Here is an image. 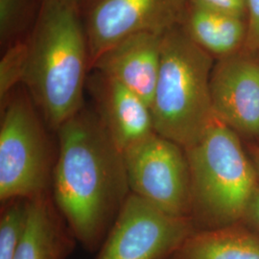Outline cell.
I'll return each instance as SVG.
<instances>
[{"label": "cell", "mask_w": 259, "mask_h": 259, "mask_svg": "<svg viewBox=\"0 0 259 259\" xmlns=\"http://www.w3.org/2000/svg\"><path fill=\"white\" fill-rule=\"evenodd\" d=\"M56 133L53 201L77 242L98 251L131 194L123 152L84 107Z\"/></svg>", "instance_id": "1"}, {"label": "cell", "mask_w": 259, "mask_h": 259, "mask_svg": "<svg viewBox=\"0 0 259 259\" xmlns=\"http://www.w3.org/2000/svg\"><path fill=\"white\" fill-rule=\"evenodd\" d=\"M21 85L48 129H58L83 108L91 57L76 0H42L28 37Z\"/></svg>", "instance_id": "2"}, {"label": "cell", "mask_w": 259, "mask_h": 259, "mask_svg": "<svg viewBox=\"0 0 259 259\" xmlns=\"http://www.w3.org/2000/svg\"><path fill=\"white\" fill-rule=\"evenodd\" d=\"M240 137L214 119L204 137L185 149L191 176L190 218L196 230L243 221L259 185L253 162Z\"/></svg>", "instance_id": "3"}, {"label": "cell", "mask_w": 259, "mask_h": 259, "mask_svg": "<svg viewBox=\"0 0 259 259\" xmlns=\"http://www.w3.org/2000/svg\"><path fill=\"white\" fill-rule=\"evenodd\" d=\"M213 57L174 25L162 37L159 73L150 106L154 130L185 149L215 119L210 94Z\"/></svg>", "instance_id": "4"}, {"label": "cell", "mask_w": 259, "mask_h": 259, "mask_svg": "<svg viewBox=\"0 0 259 259\" xmlns=\"http://www.w3.org/2000/svg\"><path fill=\"white\" fill-rule=\"evenodd\" d=\"M46 122L27 91L1 104L0 201L32 200L51 192L56 156Z\"/></svg>", "instance_id": "5"}, {"label": "cell", "mask_w": 259, "mask_h": 259, "mask_svg": "<svg viewBox=\"0 0 259 259\" xmlns=\"http://www.w3.org/2000/svg\"><path fill=\"white\" fill-rule=\"evenodd\" d=\"M123 156L132 194L167 214L190 216L191 176L184 147L155 132Z\"/></svg>", "instance_id": "6"}, {"label": "cell", "mask_w": 259, "mask_h": 259, "mask_svg": "<svg viewBox=\"0 0 259 259\" xmlns=\"http://www.w3.org/2000/svg\"><path fill=\"white\" fill-rule=\"evenodd\" d=\"M195 231L190 217L167 214L131 193L96 259H169Z\"/></svg>", "instance_id": "7"}, {"label": "cell", "mask_w": 259, "mask_h": 259, "mask_svg": "<svg viewBox=\"0 0 259 259\" xmlns=\"http://www.w3.org/2000/svg\"><path fill=\"white\" fill-rule=\"evenodd\" d=\"M213 113L245 144H259V55L250 51L218 59L210 76Z\"/></svg>", "instance_id": "8"}, {"label": "cell", "mask_w": 259, "mask_h": 259, "mask_svg": "<svg viewBox=\"0 0 259 259\" xmlns=\"http://www.w3.org/2000/svg\"><path fill=\"white\" fill-rule=\"evenodd\" d=\"M181 0H95L85 34L93 62L106 50L141 32H165L176 25Z\"/></svg>", "instance_id": "9"}, {"label": "cell", "mask_w": 259, "mask_h": 259, "mask_svg": "<svg viewBox=\"0 0 259 259\" xmlns=\"http://www.w3.org/2000/svg\"><path fill=\"white\" fill-rule=\"evenodd\" d=\"M164 32H141L106 50L92 65L96 72L117 81L149 107L159 73Z\"/></svg>", "instance_id": "10"}, {"label": "cell", "mask_w": 259, "mask_h": 259, "mask_svg": "<svg viewBox=\"0 0 259 259\" xmlns=\"http://www.w3.org/2000/svg\"><path fill=\"white\" fill-rule=\"evenodd\" d=\"M90 89L99 119L122 152L155 133L148 104L129 89L96 71Z\"/></svg>", "instance_id": "11"}, {"label": "cell", "mask_w": 259, "mask_h": 259, "mask_svg": "<svg viewBox=\"0 0 259 259\" xmlns=\"http://www.w3.org/2000/svg\"><path fill=\"white\" fill-rule=\"evenodd\" d=\"M77 243L50 192L29 200L25 232L14 259H67Z\"/></svg>", "instance_id": "12"}, {"label": "cell", "mask_w": 259, "mask_h": 259, "mask_svg": "<svg viewBox=\"0 0 259 259\" xmlns=\"http://www.w3.org/2000/svg\"><path fill=\"white\" fill-rule=\"evenodd\" d=\"M185 33L217 59L236 54L246 47L247 19L191 4L185 16Z\"/></svg>", "instance_id": "13"}, {"label": "cell", "mask_w": 259, "mask_h": 259, "mask_svg": "<svg viewBox=\"0 0 259 259\" xmlns=\"http://www.w3.org/2000/svg\"><path fill=\"white\" fill-rule=\"evenodd\" d=\"M169 259H259V232L242 223L196 230Z\"/></svg>", "instance_id": "14"}, {"label": "cell", "mask_w": 259, "mask_h": 259, "mask_svg": "<svg viewBox=\"0 0 259 259\" xmlns=\"http://www.w3.org/2000/svg\"><path fill=\"white\" fill-rule=\"evenodd\" d=\"M26 199L2 204L0 215V259H14L25 232L28 216Z\"/></svg>", "instance_id": "15"}, {"label": "cell", "mask_w": 259, "mask_h": 259, "mask_svg": "<svg viewBox=\"0 0 259 259\" xmlns=\"http://www.w3.org/2000/svg\"><path fill=\"white\" fill-rule=\"evenodd\" d=\"M28 54V39L10 46L0 61V103L21 83Z\"/></svg>", "instance_id": "16"}, {"label": "cell", "mask_w": 259, "mask_h": 259, "mask_svg": "<svg viewBox=\"0 0 259 259\" xmlns=\"http://www.w3.org/2000/svg\"><path fill=\"white\" fill-rule=\"evenodd\" d=\"M30 0H0L1 46L12 42L27 18Z\"/></svg>", "instance_id": "17"}, {"label": "cell", "mask_w": 259, "mask_h": 259, "mask_svg": "<svg viewBox=\"0 0 259 259\" xmlns=\"http://www.w3.org/2000/svg\"><path fill=\"white\" fill-rule=\"evenodd\" d=\"M191 4L247 19L246 0H189Z\"/></svg>", "instance_id": "18"}, {"label": "cell", "mask_w": 259, "mask_h": 259, "mask_svg": "<svg viewBox=\"0 0 259 259\" xmlns=\"http://www.w3.org/2000/svg\"><path fill=\"white\" fill-rule=\"evenodd\" d=\"M248 37L246 48L259 55V0H246Z\"/></svg>", "instance_id": "19"}, {"label": "cell", "mask_w": 259, "mask_h": 259, "mask_svg": "<svg viewBox=\"0 0 259 259\" xmlns=\"http://www.w3.org/2000/svg\"><path fill=\"white\" fill-rule=\"evenodd\" d=\"M242 224L259 232V185L255 188L250 199V204L248 205Z\"/></svg>", "instance_id": "20"}, {"label": "cell", "mask_w": 259, "mask_h": 259, "mask_svg": "<svg viewBox=\"0 0 259 259\" xmlns=\"http://www.w3.org/2000/svg\"><path fill=\"white\" fill-rule=\"evenodd\" d=\"M259 178V144H245Z\"/></svg>", "instance_id": "21"}]
</instances>
